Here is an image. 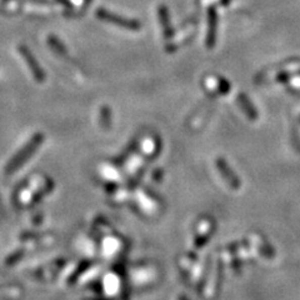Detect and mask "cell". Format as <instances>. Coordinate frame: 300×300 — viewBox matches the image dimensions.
I'll list each match as a JSON object with an SVG mask.
<instances>
[{"label": "cell", "mask_w": 300, "mask_h": 300, "mask_svg": "<svg viewBox=\"0 0 300 300\" xmlns=\"http://www.w3.org/2000/svg\"><path fill=\"white\" fill-rule=\"evenodd\" d=\"M44 140V135L41 133H36L28 143L23 146L22 150L17 153V154L13 157V159L10 160L9 164L7 167V173L8 174H12V173L17 172L18 168L22 167L23 164L31 157V155L35 153V150L41 145Z\"/></svg>", "instance_id": "obj_1"}, {"label": "cell", "mask_w": 300, "mask_h": 300, "mask_svg": "<svg viewBox=\"0 0 300 300\" xmlns=\"http://www.w3.org/2000/svg\"><path fill=\"white\" fill-rule=\"evenodd\" d=\"M158 14H159L160 24H162L164 38L170 39L173 36V34H174V31H173L172 23H170V15H169V12H168L167 7L160 5L159 9H158Z\"/></svg>", "instance_id": "obj_5"}, {"label": "cell", "mask_w": 300, "mask_h": 300, "mask_svg": "<svg viewBox=\"0 0 300 300\" xmlns=\"http://www.w3.org/2000/svg\"><path fill=\"white\" fill-rule=\"evenodd\" d=\"M217 164H218V168H219L220 173H222V174L224 175V178L226 179V181L230 183V185L234 186V188H238L239 186L238 179H236V176L233 174V172H230L231 169H229V167L226 165L224 159H218Z\"/></svg>", "instance_id": "obj_6"}, {"label": "cell", "mask_w": 300, "mask_h": 300, "mask_svg": "<svg viewBox=\"0 0 300 300\" xmlns=\"http://www.w3.org/2000/svg\"><path fill=\"white\" fill-rule=\"evenodd\" d=\"M239 103L243 105L244 112H245L246 114L249 115V117L255 118V115H257V114H255V112H254V108L252 107V104H249L248 99L245 98V95H239Z\"/></svg>", "instance_id": "obj_9"}, {"label": "cell", "mask_w": 300, "mask_h": 300, "mask_svg": "<svg viewBox=\"0 0 300 300\" xmlns=\"http://www.w3.org/2000/svg\"><path fill=\"white\" fill-rule=\"evenodd\" d=\"M100 124L104 129H109L112 126V109L107 105L100 109Z\"/></svg>", "instance_id": "obj_7"}, {"label": "cell", "mask_w": 300, "mask_h": 300, "mask_svg": "<svg viewBox=\"0 0 300 300\" xmlns=\"http://www.w3.org/2000/svg\"><path fill=\"white\" fill-rule=\"evenodd\" d=\"M48 43H49V45L52 46V49L54 50L55 53H58V54H60V55L67 54V48H65L64 44H63L62 41L57 38V36L50 35L48 38Z\"/></svg>", "instance_id": "obj_8"}, {"label": "cell", "mask_w": 300, "mask_h": 300, "mask_svg": "<svg viewBox=\"0 0 300 300\" xmlns=\"http://www.w3.org/2000/svg\"><path fill=\"white\" fill-rule=\"evenodd\" d=\"M96 17L100 20L105 23H110L113 25L122 26V28L128 29V30H139L141 28V24L136 19H129V18L122 17V15L114 14V13L109 12V10L104 9V8H99L96 10Z\"/></svg>", "instance_id": "obj_2"}, {"label": "cell", "mask_w": 300, "mask_h": 300, "mask_svg": "<svg viewBox=\"0 0 300 300\" xmlns=\"http://www.w3.org/2000/svg\"><path fill=\"white\" fill-rule=\"evenodd\" d=\"M217 12L214 8H210L208 13V35H207V46L213 48L217 39Z\"/></svg>", "instance_id": "obj_4"}, {"label": "cell", "mask_w": 300, "mask_h": 300, "mask_svg": "<svg viewBox=\"0 0 300 300\" xmlns=\"http://www.w3.org/2000/svg\"><path fill=\"white\" fill-rule=\"evenodd\" d=\"M19 53L22 54V57L24 58L26 65H28L29 69H30L33 78L35 79L38 83H43V81L45 80V73H44L43 68L39 64V62L36 60V58L34 57L33 53L29 50V48H26L25 45L19 46Z\"/></svg>", "instance_id": "obj_3"}]
</instances>
